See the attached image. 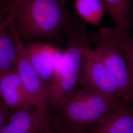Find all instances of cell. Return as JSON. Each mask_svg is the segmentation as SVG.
Listing matches in <instances>:
<instances>
[{
  "instance_id": "11",
  "label": "cell",
  "mask_w": 133,
  "mask_h": 133,
  "mask_svg": "<svg viewBox=\"0 0 133 133\" xmlns=\"http://www.w3.org/2000/svg\"><path fill=\"white\" fill-rule=\"evenodd\" d=\"M8 9L9 13L6 17L0 9V75L15 70L16 48L10 28L14 19V6L11 5Z\"/></svg>"
},
{
  "instance_id": "15",
  "label": "cell",
  "mask_w": 133,
  "mask_h": 133,
  "mask_svg": "<svg viewBox=\"0 0 133 133\" xmlns=\"http://www.w3.org/2000/svg\"><path fill=\"white\" fill-rule=\"evenodd\" d=\"M10 109L0 101V130L10 117Z\"/></svg>"
},
{
  "instance_id": "16",
  "label": "cell",
  "mask_w": 133,
  "mask_h": 133,
  "mask_svg": "<svg viewBox=\"0 0 133 133\" xmlns=\"http://www.w3.org/2000/svg\"><path fill=\"white\" fill-rule=\"evenodd\" d=\"M44 133H85L80 131H74L68 129H65L58 128L57 130H55L52 128V127L50 126V124L49 126H48V127L46 128Z\"/></svg>"
},
{
  "instance_id": "6",
  "label": "cell",
  "mask_w": 133,
  "mask_h": 133,
  "mask_svg": "<svg viewBox=\"0 0 133 133\" xmlns=\"http://www.w3.org/2000/svg\"><path fill=\"white\" fill-rule=\"evenodd\" d=\"M78 84L89 90L122 100L118 85L94 49L88 44L82 52Z\"/></svg>"
},
{
  "instance_id": "5",
  "label": "cell",
  "mask_w": 133,
  "mask_h": 133,
  "mask_svg": "<svg viewBox=\"0 0 133 133\" xmlns=\"http://www.w3.org/2000/svg\"><path fill=\"white\" fill-rule=\"evenodd\" d=\"M10 28L16 48L15 71L19 76L32 105L45 118L49 119L48 87L29 59L14 20L10 22Z\"/></svg>"
},
{
  "instance_id": "3",
  "label": "cell",
  "mask_w": 133,
  "mask_h": 133,
  "mask_svg": "<svg viewBox=\"0 0 133 133\" xmlns=\"http://www.w3.org/2000/svg\"><path fill=\"white\" fill-rule=\"evenodd\" d=\"M87 44L83 27L71 31L68 45L55 64L48 86V108L58 109L65 98L76 88L82 50Z\"/></svg>"
},
{
  "instance_id": "2",
  "label": "cell",
  "mask_w": 133,
  "mask_h": 133,
  "mask_svg": "<svg viewBox=\"0 0 133 133\" xmlns=\"http://www.w3.org/2000/svg\"><path fill=\"white\" fill-rule=\"evenodd\" d=\"M12 5L14 21L31 38L55 37L69 18L62 0H15Z\"/></svg>"
},
{
  "instance_id": "7",
  "label": "cell",
  "mask_w": 133,
  "mask_h": 133,
  "mask_svg": "<svg viewBox=\"0 0 133 133\" xmlns=\"http://www.w3.org/2000/svg\"><path fill=\"white\" fill-rule=\"evenodd\" d=\"M49 125V120L31 106L14 111L0 133H44Z\"/></svg>"
},
{
  "instance_id": "18",
  "label": "cell",
  "mask_w": 133,
  "mask_h": 133,
  "mask_svg": "<svg viewBox=\"0 0 133 133\" xmlns=\"http://www.w3.org/2000/svg\"><path fill=\"white\" fill-rule=\"evenodd\" d=\"M133 1H132V2H133Z\"/></svg>"
},
{
  "instance_id": "12",
  "label": "cell",
  "mask_w": 133,
  "mask_h": 133,
  "mask_svg": "<svg viewBox=\"0 0 133 133\" xmlns=\"http://www.w3.org/2000/svg\"><path fill=\"white\" fill-rule=\"evenodd\" d=\"M133 0H103L105 10L115 24V29L121 36L127 37L129 17Z\"/></svg>"
},
{
  "instance_id": "10",
  "label": "cell",
  "mask_w": 133,
  "mask_h": 133,
  "mask_svg": "<svg viewBox=\"0 0 133 133\" xmlns=\"http://www.w3.org/2000/svg\"><path fill=\"white\" fill-rule=\"evenodd\" d=\"M86 133H133V105L122 101L110 114Z\"/></svg>"
},
{
  "instance_id": "14",
  "label": "cell",
  "mask_w": 133,
  "mask_h": 133,
  "mask_svg": "<svg viewBox=\"0 0 133 133\" xmlns=\"http://www.w3.org/2000/svg\"><path fill=\"white\" fill-rule=\"evenodd\" d=\"M123 53L127 65L130 80L129 102L133 105V37L130 38H127L124 42Z\"/></svg>"
},
{
  "instance_id": "13",
  "label": "cell",
  "mask_w": 133,
  "mask_h": 133,
  "mask_svg": "<svg viewBox=\"0 0 133 133\" xmlns=\"http://www.w3.org/2000/svg\"><path fill=\"white\" fill-rule=\"evenodd\" d=\"M74 6L81 19L94 26L100 23L105 11L103 0H75Z\"/></svg>"
},
{
  "instance_id": "9",
  "label": "cell",
  "mask_w": 133,
  "mask_h": 133,
  "mask_svg": "<svg viewBox=\"0 0 133 133\" xmlns=\"http://www.w3.org/2000/svg\"><path fill=\"white\" fill-rule=\"evenodd\" d=\"M0 98L9 109L14 111L33 107L15 70L0 75Z\"/></svg>"
},
{
  "instance_id": "17",
  "label": "cell",
  "mask_w": 133,
  "mask_h": 133,
  "mask_svg": "<svg viewBox=\"0 0 133 133\" xmlns=\"http://www.w3.org/2000/svg\"><path fill=\"white\" fill-rule=\"evenodd\" d=\"M62 1H63V2H66V0H62Z\"/></svg>"
},
{
  "instance_id": "8",
  "label": "cell",
  "mask_w": 133,
  "mask_h": 133,
  "mask_svg": "<svg viewBox=\"0 0 133 133\" xmlns=\"http://www.w3.org/2000/svg\"><path fill=\"white\" fill-rule=\"evenodd\" d=\"M25 48L29 59L48 88L55 64L63 51L50 44L41 42L30 43Z\"/></svg>"
},
{
  "instance_id": "4",
  "label": "cell",
  "mask_w": 133,
  "mask_h": 133,
  "mask_svg": "<svg viewBox=\"0 0 133 133\" xmlns=\"http://www.w3.org/2000/svg\"><path fill=\"white\" fill-rule=\"evenodd\" d=\"M127 38L115 28L100 29L94 50L114 77L122 100L129 102L130 80L123 53L124 43Z\"/></svg>"
},
{
  "instance_id": "1",
  "label": "cell",
  "mask_w": 133,
  "mask_h": 133,
  "mask_svg": "<svg viewBox=\"0 0 133 133\" xmlns=\"http://www.w3.org/2000/svg\"><path fill=\"white\" fill-rule=\"evenodd\" d=\"M118 100L88 90L75 88L65 98L57 110L58 128L86 132L117 108Z\"/></svg>"
}]
</instances>
